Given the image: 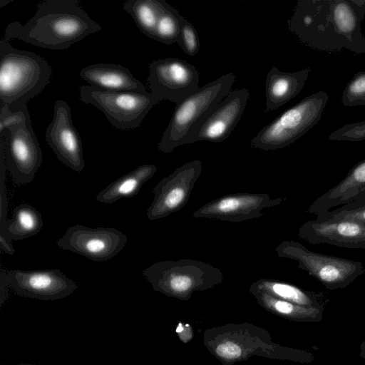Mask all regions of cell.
Wrapping results in <instances>:
<instances>
[{
    "mask_svg": "<svg viewBox=\"0 0 365 365\" xmlns=\"http://www.w3.org/2000/svg\"><path fill=\"white\" fill-rule=\"evenodd\" d=\"M1 249L8 255H14L15 250L12 245L11 241L0 237Z\"/></svg>",
    "mask_w": 365,
    "mask_h": 365,
    "instance_id": "obj_32",
    "label": "cell"
},
{
    "mask_svg": "<svg viewBox=\"0 0 365 365\" xmlns=\"http://www.w3.org/2000/svg\"><path fill=\"white\" fill-rule=\"evenodd\" d=\"M101 29L78 0H45L24 24H9L2 38L9 42L17 38L49 50H65Z\"/></svg>",
    "mask_w": 365,
    "mask_h": 365,
    "instance_id": "obj_2",
    "label": "cell"
},
{
    "mask_svg": "<svg viewBox=\"0 0 365 365\" xmlns=\"http://www.w3.org/2000/svg\"><path fill=\"white\" fill-rule=\"evenodd\" d=\"M143 276L154 289L179 297L211 287L223 279L221 269L192 259L156 262L143 271Z\"/></svg>",
    "mask_w": 365,
    "mask_h": 365,
    "instance_id": "obj_6",
    "label": "cell"
},
{
    "mask_svg": "<svg viewBox=\"0 0 365 365\" xmlns=\"http://www.w3.org/2000/svg\"><path fill=\"white\" fill-rule=\"evenodd\" d=\"M180 24V33L178 45L187 55H196L200 47L197 32L194 26L184 16L178 15Z\"/></svg>",
    "mask_w": 365,
    "mask_h": 365,
    "instance_id": "obj_28",
    "label": "cell"
},
{
    "mask_svg": "<svg viewBox=\"0 0 365 365\" xmlns=\"http://www.w3.org/2000/svg\"><path fill=\"white\" fill-rule=\"evenodd\" d=\"M43 225L41 213L31 205L22 202L14 210L12 218L1 227L5 231L0 232V237L10 241L24 240L36 235Z\"/></svg>",
    "mask_w": 365,
    "mask_h": 365,
    "instance_id": "obj_22",
    "label": "cell"
},
{
    "mask_svg": "<svg viewBox=\"0 0 365 365\" xmlns=\"http://www.w3.org/2000/svg\"><path fill=\"white\" fill-rule=\"evenodd\" d=\"M317 220H352L365 223V191L351 202L317 215Z\"/></svg>",
    "mask_w": 365,
    "mask_h": 365,
    "instance_id": "obj_26",
    "label": "cell"
},
{
    "mask_svg": "<svg viewBox=\"0 0 365 365\" xmlns=\"http://www.w3.org/2000/svg\"><path fill=\"white\" fill-rule=\"evenodd\" d=\"M252 289L264 292L274 297L297 304L308 306L319 303V295L279 280L260 279L253 283Z\"/></svg>",
    "mask_w": 365,
    "mask_h": 365,
    "instance_id": "obj_24",
    "label": "cell"
},
{
    "mask_svg": "<svg viewBox=\"0 0 365 365\" xmlns=\"http://www.w3.org/2000/svg\"><path fill=\"white\" fill-rule=\"evenodd\" d=\"M1 135V148L14 182H32L40 168L42 152L31 120L11 127Z\"/></svg>",
    "mask_w": 365,
    "mask_h": 365,
    "instance_id": "obj_9",
    "label": "cell"
},
{
    "mask_svg": "<svg viewBox=\"0 0 365 365\" xmlns=\"http://www.w3.org/2000/svg\"><path fill=\"white\" fill-rule=\"evenodd\" d=\"M282 197L267 193L239 192L226 195L205 203L192 213L196 218L240 222L263 216L262 210L282 204Z\"/></svg>",
    "mask_w": 365,
    "mask_h": 365,
    "instance_id": "obj_14",
    "label": "cell"
},
{
    "mask_svg": "<svg viewBox=\"0 0 365 365\" xmlns=\"http://www.w3.org/2000/svg\"><path fill=\"white\" fill-rule=\"evenodd\" d=\"M19 365H36V364H19Z\"/></svg>",
    "mask_w": 365,
    "mask_h": 365,
    "instance_id": "obj_33",
    "label": "cell"
},
{
    "mask_svg": "<svg viewBox=\"0 0 365 365\" xmlns=\"http://www.w3.org/2000/svg\"><path fill=\"white\" fill-rule=\"evenodd\" d=\"M0 106V134L11 127L31 120L28 108L20 110H11L6 105Z\"/></svg>",
    "mask_w": 365,
    "mask_h": 365,
    "instance_id": "obj_30",
    "label": "cell"
},
{
    "mask_svg": "<svg viewBox=\"0 0 365 365\" xmlns=\"http://www.w3.org/2000/svg\"><path fill=\"white\" fill-rule=\"evenodd\" d=\"M275 251L279 257L297 261L299 269L331 289L344 288L365 272L359 261L316 252L294 240L282 241Z\"/></svg>",
    "mask_w": 365,
    "mask_h": 365,
    "instance_id": "obj_7",
    "label": "cell"
},
{
    "mask_svg": "<svg viewBox=\"0 0 365 365\" xmlns=\"http://www.w3.org/2000/svg\"><path fill=\"white\" fill-rule=\"evenodd\" d=\"M80 76L90 86L105 90L146 93L145 86L128 68L120 64L98 63L80 71Z\"/></svg>",
    "mask_w": 365,
    "mask_h": 365,
    "instance_id": "obj_18",
    "label": "cell"
},
{
    "mask_svg": "<svg viewBox=\"0 0 365 365\" xmlns=\"http://www.w3.org/2000/svg\"><path fill=\"white\" fill-rule=\"evenodd\" d=\"M202 171L200 160L187 162L164 177L153 189L154 198L147 210L149 220H159L181 210Z\"/></svg>",
    "mask_w": 365,
    "mask_h": 365,
    "instance_id": "obj_11",
    "label": "cell"
},
{
    "mask_svg": "<svg viewBox=\"0 0 365 365\" xmlns=\"http://www.w3.org/2000/svg\"><path fill=\"white\" fill-rule=\"evenodd\" d=\"M148 68V83L159 103L168 100L177 105L199 88L198 71L186 61L165 58L153 61Z\"/></svg>",
    "mask_w": 365,
    "mask_h": 365,
    "instance_id": "obj_10",
    "label": "cell"
},
{
    "mask_svg": "<svg viewBox=\"0 0 365 365\" xmlns=\"http://www.w3.org/2000/svg\"><path fill=\"white\" fill-rule=\"evenodd\" d=\"M235 80L233 73L224 74L177 104L158 145V150L170 153L178 146L195 143L203 123L230 93Z\"/></svg>",
    "mask_w": 365,
    "mask_h": 365,
    "instance_id": "obj_4",
    "label": "cell"
},
{
    "mask_svg": "<svg viewBox=\"0 0 365 365\" xmlns=\"http://www.w3.org/2000/svg\"><path fill=\"white\" fill-rule=\"evenodd\" d=\"M365 0H299L287 21L289 31L307 46L336 53H365L361 24Z\"/></svg>",
    "mask_w": 365,
    "mask_h": 365,
    "instance_id": "obj_1",
    "label": "cell"
},
{
    "mask_svg": "<svg viewBox=\"0 0 365 365\" xmlns=\"http://www.w3.org/2000/svg\"><path fill=\"white\" fill-rule=\"evenodd\" d=\"M328 99V93L323 91L305 97L263 127L250 146L268 151L289 145L319 121Z\"/></svg>",
    "mask_w": 365,
    "mask_h": 365,
    "instance_id": "obj_5",
    "label": "cell"
},
{
    "mask_svg": "<svg viewBox=\"0 0 365 365\" xmlns=\"http://www.w3.org/2000/svg\"><path fill=\"white\" fill-rule=\"evenodd\" d=\"M52 68L34 52L14 48L0 41V104L11 110L28 108V102L48 86Z\"/></svg>",
    "mask_w": 365,
    "mask_h": 365,
    "instance_id": "obj_3",
    "label": "cell"
},
{
    "mask_svg": "<svg viewBox=\"0 0 365 365\" xmlns=\"http://www.w3.org/2000/svg\"><path fill=\"white\" fill-rule=\"evenodd\" d=\"M298 235L310 244L365 250V223L356 220H311L299 227Z\"/></svg>",
    "mask_w": 365,
    "mask_h": 365,
    "instance_id": "obj_16",
    "label": "cell"
},
{
    "mask_svg": "<svg viewBox=\"0 0 365 365\" xmlns=\"http://www.w3.org/2000/svg\"><path fill=\"white\" fill-rule=\"evenodd\" d=\"M341 101L346 107L365 106V71H359L344 88Z\"/></svg>",
    "mask_w": 365,
    "mask_h": 365,
    "instance_id": "obj_27",
    "label": "cell"
},
{
    "mask_svg": "<svg viewBox=\"0 0 365 365\" xmlns=\"http://www.w3.org/2000/svg\"><path fill=\"white\" fill-rule=\"evenodd\" d=\"M2 279L5 286L11 287L16 294L43 301L65 298L78 288L74 281L57 269H12L5 273Z\"/></svg>",
    "mask_w": 365,
    "mask_h": 365,
    "instance_id": "obj_13",
    "label": "cell"
},
{
    "mask_svg": "<svg viewBox=\"0 0 365 365\" xmlns=\"http://www.w3.org/2000/svg\"><path fill=\"white\" fill-rule=\"evenodd\" d=\"M178 11L166 2L156 26L154 40L170 45L178 43L180 33V24Z\"/></svg>",
    "mask_w": 365,
    "mask_h": 365,
    "instance_id": "obj_25",
    "label": "cell"
},
{
    "mask_svg": "<svg viewBox=\"0 0 365 365\" xmlns=\"http://www.w3.org/2000/svg\"><path fill=\"white\" fill-rule=\"evenodd\" d=\"M365 191V158L354 165L346 176L318 197L309 207L308 212L319 215L353 201Z\"/></svg>",
    "mask_w": 365,
    "mask_h": 365,
    "instance_id": "obj_19",
    "label": "cell"
},
{
    "mask_svg": "<svg viewBox=\"0 0 365 365\" xmlns=\"http://www.w3.org/2000/svg\"><path fill=\"white\" fill-rule=\"evenodd\" d=\"M309 72V67L284 72L273 66L265 80V112L274 110L294 98L303 88Z\"/></svg>",
    "mask_w": 365,
    "mask_h": 365,
    "instance_id": "obj_20",
    "label": "cell"
},
{
    "mask_svg": "<svg viewBox=\"0 0 365 365\" xmlns=\"http://www.w3.org/2000/svg\"><path fill=\"white\" fill-rule=\"evenodd\" d=\"M45 138L63 164L76 172L83 170L81 138L73 123L70 107L64 101L55 102L53 118L46 129Z\"/></svg>",
    "mask_w": 365,
    "mask_h": 365,
    "instance_id": "obj_15",
    "label": "cell"
},
{
    "mask_svg": "<svg viewBox=\"0 0 365 365\" xmlns=\"http://www.w3.org/2000/svg\"><path fill=\"white\" fill-rule=\"evenodd\" d=\"M128 238L113 227L92 228L82 225L69 227L56 241L58 247L88 259L103 262L117 255L125 246Z\"/></svg>",
    "mask_w": 365,
    "mask_h": 365,
    "instance_id": "obj_12",
    "label": "cell"
},
{
    "mask_svg": "<svg viewBox=\"0 0 365 365\" xmlns=\"http://www.w3.org/2000/svg\"><path fill=\"white\" fill-rule=\"evenodd\" d=\"M79 99L96 107L113 127L123 130L140 127L151 108L159 103L150 92L110 91L90 85L79 87Z\"/></svg>",
    "mask_w": 365,
    "mask_h": 365,
    "instance_id": "obj_8",
    "label": "cell"
},
{
    "mask_svg": "<svg viewBox=\"0 0 365 365\" xmlns=\"http://www.w3.org/2000/svg\"><path fill=\"white\" fill-rule=\"evenodd\" d=\"M216 352L221 357L232 359L241 355L242 349L237 344L227 341L219 344L216 349Z\"/></svg>",
    "mask_w": 365,
    "mask_h": 365,
    "instance_id": "obj_31",
    "label": "cell"
},
{
    "mask_svg": "<svg viewBox=\"0 0 365 365\" xmlns=\"http://www.w3.org/2000/svg\"><path fill=\"white\" fill-rule=\"evenodd\" d=\"M328 139L350 142L365 140V120L344 125L332 132Z\"/></svg>",
    "mask_w": 365,
    "mask_h": 365,
    "instance_id": "obj_29",
    "label": "cell"
},
{
    "mask_svg": "<svg viewBox=\"0 0 365 365\" xmlns=\"http://www.w3.org/2000/svg\"><path fill=\"white\" fill-rule=\"evenodd\" d=\"M158 168L153 164L141 165L133 170L116 179L96 195V200L110 204L123 198L136 195L142 186L156 173Z\"/></svg>",
    "mask_w": 365,
    "mask_h": 365,
    "instance_id": "obj_21",
    "label": "cell"
},
{
    "mask_svg": "<svg viewBox=\"0 0 365 365\" xmlns=\"http://www.w3.org/2000/svg\"><path fill=\"white\" fill-rule=\"evenodd\" d=\"M166 1L165 0H128L123 8L134 20L140 31L154 39L159 18Z\"/></svg>",
    "mask_w": 365,
    "mask_h": 365,
    "instance_id": "obj_23",
    "label": "cell"
},
{
    "mask_svg": "<svg viewBox=\"0 0 365 365\" xmlns=\"http://www.w3.org/2000/svg\"><path fill=\"white\" fill-rule=\"evenodd\" d=\"M250 96L246 88L230 91L203 123L196 142L220 143L227 139L239 123Z\"/></svg>",
    "mask_w": 365,
    "mask_h": 365,
    "instance_id": "obj_17",
    "label": "cell"
}]
</instances>
